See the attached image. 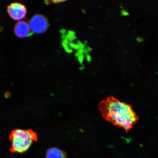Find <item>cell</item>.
<instances>
[{"label":"cell","mask_w":158,"mask_h":158,"mask_svg":"<svg viewBox=\"0 0 158 158\" xmlns=\"http://www.w3.org/2000/svg\"><path fill=\"white\" fill-rule=\"evenodd\" d=\"M30 28L28 23L23 21H19L15 27V32L19 38H25L29 36L30 33Z\"/></svg>","instance_id":"cell-5"},{"label":"cell","mask_w":158,"mask_h":158,"mask_svg":"<svg viewBox=\"0 0 158 158\" xmlns=\"http://www.w3.org/2000/svg\"><path fill=\"white\" fill-rule=\"evenodd\" d=\"M98 110L105 120L123 128L126 133L133 128L139 118L131 105L121 102L112 96L101 102Z\"/></svg>","instance_id":"cell-1"},{"label":"cell","mask_w":158,"mask_h":158,"mask_svg":"<svg viewBox=\"0 0 158 158\" xmlns=\"http://www.w3.org/2000/svg\"><path fill=\"white\" fill-rule=\"evenodd\" d=\"M30 28L35 33H41L45 32L48 28V20L44 16L40 15H35L29 21Z\"/></svg>","instance_id":"cell-3"},{"label":"cell","mask_w":158,"mask_h":158,"mask_svg":"<svg viewBox=\"0 0 158 158\" xmlns=\"http://www.w3.org/2000/svg\"><path fill=\"white\" fill-rule=\"evenodd\" d=\"M64 1H52L53 2H54V3H58L59 2H64Z\"/></svg>","instance_id":"cell-7"},{"label":"cell","mask_w":158,"mask_h":158,"mask_svg":"<svg viewBox=\"0 0 158 158\" xmlns=\"http://www.w3.org/2000/svg\"><path fill=\"white\" fill-rule=\"evenodd\" d=\"M9 139L11 146L10 151L13 153H22L27 151L37 136L32 130L15 129L10 134Z\"/></svg>","instance_id":"cell-2"},{"label":"cell","mask_w":158,"mask_h":158,"mask_svg":"<svg viewBox=\"0 0 158 158\" xmlns=\"http://www.w3.org/2000/svg\"><path fill=\"white\" fill-rule=\"evenodd\" d=\"M67 154L65 152L56 148L49 149L47 151L46 158H66Z\"/></svg>","instance_id":"cell-6"},{"label":"cell","mask_w":158,"mask_h":158,"mask_svg":"<svg viewBox=\"0 0 158 158\" xmlns=\"http://www.w3.org/2000/svg\"><path fill=\"white\" fill-rule=\"evenodd\" d=\"M7 12L12 19L19 21L24 18L27 14L25 6L21 3L15 2L8 6Z\"/></svg>","instance_id":"cell-4"}]
</instances>
